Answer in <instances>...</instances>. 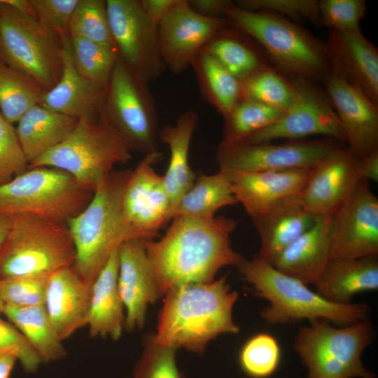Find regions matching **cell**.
I'll return each instance as SVG.
<instances>
[{"label": "cell", "mask_w": 378, "mask_h": 378, "mask_svg": "<svg viewBox=\"0 0 378 378\" xmlns=\"http://www.w3.org/2000/svg\"><path fill=\"white\" fill-rule=\"evenodd\" d=\"M160 239H144L150 265L162 296L187 284L208 283L223 267H237L244 257L234 251L230 235L238 222L225 216L174 217Z\"/></svg>", "instance_id": "obj_1"}, {"label": "cell", "mask_w": 378, "mask_h": 378, "mask_svg": "<svg viewBox=\"0 0 378 378\" xmlns=\"http://www.w3.org/2000/svg\"><path fill=\"white\" fill-rule=\"evenodd\" d=\"M238 297L226 276L169 290L159 314L155 340L202 354L208 342L218 335L239 332L232 316Z\"/></svg>", "instance_id": "obj_2"}, {"label": "cell", "mask_w": 378, "mask_h": 378, "mask_svg": "<svg viewBox=\"0 0 378 378\" xmlns=\"http://www.w3.org/2000/svg\"><path fill=\"white\" fill-rule=\"evenodd\" d=\"M132 172L112 171L95 187L86 206L66 221L75 250L73 268L90 284L114 251L128 239L140 238L123 211L124 192Z\"/></svg>", "instance_id": "obj_3"}, {"label": "cell", "mask_w": 378, "mask_h": 378, "mask_svg": "<svg viewBox=\"0 0 378 378\" xmlns=\"http://www.w3.org/2000/svg\"><path fill=\"white\" fill-rule=\"evenodd\" d=\"M237 268L242 279L251 285L254 294L269 302V306L260 312L268 325L324 320L344 326L369 317L370 307L367 304L328 301L308 285L257 257L244 258Z\"/></svg>", "instance_id": "obj_4"}, {"label": "cell", "mask_w": 378, "mask_h": 378, "mask_svg": "<svg viewBox=\"0 0 378 378\" xmlns=\"http://www.w3.org/2000/svg\"><path fill=\"white\" fill-rule=\"evenodd\" d=\"M224 15L255 39L281 71L292 77L321 80L330 69L325 44L285 17L230 4Z\"/></svg>", "instance_id": "obj_5"}, {"label": "cell", "mask_w": 378, "mask_h": 378, "mask_svg": "<svg viewBox=\"0 0 378 378\" xmlns=\"http://www.w3.org/2000/svg\"><path fill=\"white\" fill-rule=\"evenodd\" d=\"M125 140L102 115L83 118L60 144L29 165L62 170L92 191L118 164L132 158Z\"/></svg>", "instance_id": "obj_6"}, {"label": "cell", "mask_w": 378, "mask_h": 378, "mask_svg": "<svg viewBox=\"0 0 378 378\" xmlns=\"http://www.w3.org/2000/svg\"><path fill=\"white\" fill-rule=\"evenodd\" d=\"M374 337L368 318L341 327L320 320L299 329L293 348L307 369L306 378H376L361 360Z\"/></svg>", "instance_id": "obj_7"}, {"label": "cell", "mask_w": 378, "mask_h": 378, "mask_svg": "<svg viewBox=\"0 0 378 378\" xmlns=\"http://www.w3.org/2000/svg\"><path fill=\"white\" fill-rule=\"evenodd\" d=\"M10 218L9 234L0 253V279L50 275L74 266L75 250L66 225L32 216Z\"/></svg>", "instance_id": "obj_8"}, {"label": "cell", "mask_w": 378, "mask_h": 378, "mask_svg": "<svg viewBox=\"0 0 378 378\" xmlns=\"http://www.w3.org/2000/svg\"><path fill=\"white\" fill-rule=\"evenodd\" d=\"M66 40L35 16L0 0V52L4 64L30 76L47 91L62 76Z\"/></svg>", "instance_id": "obj_9"}, {"label": "cell", "mask_w": 378, "mask_h": 378, "mask_svg": "<svg viewBox=\"0 0 378 378\" xmlns=\"http://www.w3.org/2000/svg\"><path fill=\"white\" fill-rule=\"evenodd\" d=\"M92 192L62 170L29 168L0 186V216L27 215L66 223L86 206Z\"/></svg>", "instance_id": "obj_10"}, {"label": "cell", "mask_w": 378, "mask_h": 378, "mask_svg": "<svg viewBox=\"0 0 378 378\" xmlns=\"http://www.w3.org/2000/svg\"><path fill=\"white\" fill-rule=\"evenodd\" d=\"M100 113L131 151H158V114L147 84L118 57L106 87Z\"/></svg>", "instance_id": "obj_11"}, {"label": "cell", "mask_w": 378, "mask_h": 378, "mask_svg": "<svg viewBox=\"0 0 378 378\" xmlns=\"http://www.w3.org/2000/svg\"><path fill=\"white\" fill-rule=\"evenodd\" d=\"M344 146L330 138L295 140L282 144L241 143L218 146V171L230 180L249 173L312 168L322 158Z\"/></svg>", "instance_id": "obj_12"}, {"label": "cell", "mask_w": 378, "mask_h": 378, "mask_svg": "<svg viewBox=\"0 0 378 378\" xmlns=\"http://www.w3.org/2000/svg\"><path fill=\"white\" fill-rule=\"evenodd\" d=\"M112 37L118 57L144 83L166 69L158 44V26L143 9L140 0H106Z\"/></svg>", "instance_id": "obj_13"}, {"label": "cell", "mask_w": 378, "mask_h": 378, "mask_svg": "<svg viewBox=\"0 0 378 378\" xmlns=\"http://www.w3.org/2000/svg\"><path fill=\"white\" fill-rule=\"evenodd\" d=\"M292 78L295 96L291 105L274 122L242 143H267L279 139L295 141L312 135L346 142L341 123L326 94L310 80Z\"/></svg>", "instance_id": "obj_14"}, {"label": "cell", "mask_w": 378, "mask_h": 378, "mask_svg": "<svg viewBox=\"0 0 378 378\" xmlns=\"http://www.w3.org/2000/svg\"><path fill=\"white\" fill-rule=\"evenodd\" d=\"M226 18H209L179 0L158 25V44L165 68L178 74L191 65L210 41L225 29Z\"/></svg>", "instance_id": "obj_15"}, {"label": "cell", "mask_w": 378, "mask_h": 378, "mask_svg": "<svg viewBox=\"0 0 378 378\" xmlns=\"http://www.w3.org/2000/svg\"><path fill=\"white\" fill-rule=\"evenodd\" d=\"M330 259L378 255V198L369 182L360 180L354 191L332 216Z\"/></svg>", "instance_id": "obj_16"}, {"label": "cell", "mask_w": 378, "mask_h": 378, "mask_svg": "<svg viewBox=\"0 0 378 378\" xmlns=\"http://www.w3.org/2000/svg\"><path fill=\"white\" fill-rule=\"evenodd\" d=\"M159 151L145 154L132 170L123 196V211L128 224L144 239H152L171 220L172 205L153 165L161 160Z\"/></svg>", "instance_id": "obj_17"}, {"label": "cell", "mask_w": 378, "mask_h": 378, "mask_svg": "<svg viewBox=\"0 0 378 378\" xmlns=\"http://www.w3.org/2000/svg\"><path fill=\"white\" fill-rule=\"evenodd\" d=\"M360 180L358 159L348 148L342 146L311 169L300 202L315 216H332L350 197Z\"/></svg>", "instance_id": "obj_18"}, {"label": "cell", "mask_w": 378, "mask_h": 378, "mask_svg": "<svg viewBox=\"0 0 378 378\" xmlns=\"http://www.w3.org/2000/svg\"><path fill=\"white\" fill-rule=\"evenodd\" d=\"M321 80L352 154L358 160L378 150V105L330 69Z\"/></svg>", "instance_id": "obj_19"}, {"label": "cell", "mask_w": 378, "mask_h": 378, "mask_svg": "<svg viewBox=\"0 0 378 378\" xmlns=\"http://www.w3.org/2000/svg\"><path fill=\"white\" fill-rule=\"evenodd\" d=\"M118 286L125 312V328L145 325L147 308L162 295L147 256L144 239L132 238L119 247Z\"/></svg>", "instance_id": "obj_20"}, {"label": "cell", "mask_w": 378, "mask_h": 378, "mask_svg": "<svg viewBox=\"0 0 378 378\" xmlns=\"http://www.w3.org/2000/svg\"><path fill=\"white\" fill-rule=\"evenodd\" d=\"M311 169L243 174L230 181L237 202L253 219L300 200Z\"/></svg>", "instance_id": "obj_21"}, {"label": "cell", "mask_w": 378, "mask_h": 378, "mask_svg": "<svg viewBox=\"0 0 378 378\" xmlns=\"http://www.w3.org/2000/svg\"><path fill=\"white\" fill-rule=\"evenodd\" d=\"M330 69L378 105V51L362 33L330 30L324 43Z\"/></svg>", "instance_id": "obj_22"}, {"label": "cell", "mask_w": 378, "mask_h": 378, "mask_svg": "<svg viewBox=\"0 0 378 378\" xmlns=\"http://www.w3.org/2000/svg\"><path fill=\"white\" fill-rule=\"evenodd\" d=\"M91 291L73 267L50 275L44 307L62 341L86 326Z\"/></svg>", "instance_id": "obj_23"}, {"label": "cell", "mask_w": 378, "mask_h": 378, "mask_svg": "<svg viewBox=\"0 0 378 378\" xmlns=\"http://www.w3.org/2000/svg\"><path fill=\"white\" fill-rule=\"evenodd\" d=\"M332 216L318 217L315 223L284 249L272 265L302 283L314 284L330 262Z\"/></svg>", "instance_id": "obj_24"}, {"label": "cell", "mask_w": 378, "mask_h": 378, "mask_svg": "<svg viewBox=\"0 0 378 378\" xmlns=\"http://www.w3.org/2000/svg\"><path fill=\"white\" fill-rule=\"evenodd\" d=\"M106 87L83 77L72 59L70 38L65 41L63 69L58 83L47 91L41 106L52 111L80 119L100 114Z\"/></svg>", "instance_id": "obj_25"}, {"label": "cell", "mask_w": 378, "mask_h": 378, "mask_svg": "<svg viewBox=\"0 0 378 378\" xmlns=\"http://www.w3.org/2000/svg\"><path fill=\"white\" fill-rule=\"evenodd\" d=\"M118 249L113 251L92 284L86 324L92 337L118 340L125 328V308L118 286Z\"/></svg>", "instance_id": "obj_26"}, {"label": "cell", "mask_w": 378, "mask_h": 378, "mask_svg": "<svg viewBox=\"0 0 378 378\" xmlns=\"http://www.w3.org/2000/svg\"><path fill=\"white\" fill-rule=\"evenodd\" d=\"M198 122L197 113L188 110L178 115L174 125L164 126L158 134V140L169 150V162L162 178L171 201V213L196 178L188 157L192 136Z\"/></svg>", "instance_id": "obj_27"}, {"label": "cell", "mask_w": 378, "mask_h": 378, "mask_svg": "<svg viewBox=\"0 0 378 378\" xmlns=\"http://www.w3.org/2000/svg\"><path fill=\"white\" fill-rule=\"evenodd\" d=\"M314 285L327 300L351 304L357 294L378 289L377 256L330 260Z\"/></svg>", "instance_id": "obj_28"}, {"label": "cell", "mask_w": 378, "mask_h": 378, "mask_svg": "<svg viewBox=\"0 0 378 378\" xmlns=\"http://www.w3.org/2000/svg\"><path fill=\"white\" fill-rule=\"evenodd\" d=\"M317 218L307 211L299 200L252 219L260 241L255 257L272 264L284 249L315 223Z\"/></svg>", "instance_id": "obj_29"}, {"label": "cell", "mask_w": 378, "mask_h": 378, "mask_svg": "<svg viewBox=\"0 0 378 378\" xmlns=\"http://www.w3.org/2000/svg\"><path fill=\"white\" fill-rule=\"evenodd\" d=\"M78 119L37 105L18 120L16 133L29 164L63 142Z\"/></svg>", "instance_id": "obj_30"}, {"label": "cell", "mask_w": 378, "mask_h": 378, "mask_svg": "<svg viewBox=\"0 0 378 378\" xmlns=\"http://www.w3.org/2000/svg\"><path fill=\"white\" fill-rule=\"evenodd\" d=\"M3 314L24 335L42 363L64 358L67 351L57 335L44 305L4 304Z\"/></svg>", "instance_id": "obj_31"}, {"label": "cell", "mask_w": 378, "mask_h": 378, "mask_svg": "<svg viewBox=\"0 0 378 378\" xmlns=\"http://www.w3.org/2000/svg\"><path fill=\"white\" fill-rule=\"evenodd\" d=\"M237 203L232 181L225 174L219 171L214 174H200L175 205L171 220L177 216L210 218L218 209Z\"/></svg>", "instance_id": "obj_32"}, {"label": "cell", "mask_w": 378, "mask_h": 378, "mask_svg": "<svg viewBox=\"0 0 378 378\" xmlns=\"http://www.w3.org/2000/svg\"><path fill=\"white\" fill-rule=\"evenodd\" d=\"M204 99L223 116L243 99L241 81L205 50L191 64Z\"/></svg>", "instance_id": "obj_33"}, {"label": "cell", "mask_w": 378, "mask_h": 378, "mask_svg": "<svg viewBox=\"0 0 378 378\" xmlns=\"http://www.w3.org/2000/svg\"><path fill=\"white\" fill-rule=\"evenodd\" d=\"M47 90L27 74L0 64V112L11 124L40 105Z\"/></svg>", "instance_id": "obj_34"}, {"label": "cell", "mask_w": 378, "mask_h": 378, "mask_svg": "<svg viewBox=\"0 0 378 378\" xmlns=\"http://www.w3.org/2000/svg\"><path fill=\"white\" fill-rule=\"evenodd\" d=\"M284 111L259 102L242 99L224 118L223 137L218 146L228 147L274 122Z\"/></svg>", "instance_id": "obj_35"}, {"label": "cell", "mask_w": 378, "mask_h": 378, "mask_svg": "<svg viewBox=\"0 0 378 378\" xmlns=\"http://www.w3.org/2000/svg\"><path fill=\"white\" fill-rule=\"evenodd\" d=\"M204 50L240 81L266 65L252 47L225 31V29L216 34Z\"/></svg>", "instance_id": "obj_36"}, {"label": "cell", "mask_w": 378, "mask_h": 378, "mask_svg": "<svg viewBox=\"0 0 378 378\" xmlns=\"http://www.w3.org/2000/svg\"><path fill=\"white\" fill-rule=\"evenodd\" d=\"M243 99L286 111L293 103L295 87L280 71L264 66L241 81Z\"/></svg>", "instance_id": "obj_37"}, {"label": "cell", "mask_w": 378, "mask_h": 378, "mask_svg": "<svg viewBox=\"0 0 378 378\" xmlns=\"http://www.w3.org/2000/svg\"><path fill=\"white\" fill-rule=\"evenodd\" d=\"M74 64L87 80L106 87L116 59V50L103 45L70 35Z\"/></svg>", "instance_id": "obj_38"}, {"label": "cell", "mask_w": 378, "mask_h": 378, "mask_svg": "<svg viewBox=\"0 0 378 378\" xmlns=\"http://www.w3.org/2000/svg\"><path fill=\"white\" fill-rule=\"evenodd\" d=\"M281 358V346L275 337L267 332H258L242 345L239 363L248 377L267 378L278 368Z\"/></svg>", "instance_id": "obj_39"}, {"label": "cell", "mask_w": 378, "mask_h": 378, "mask_svg": "<svg viewBox=\"0 0 378 378\" xmlns=\"http://www.w3.org/2000/svg\"><path fill=\"white\" fill-rule=\"evenodd\" d=\"M70 35L116 50L108 19L106 1L79 0L71 20Z\"/></svg>", "instance_id": "obj_40"}, {"label": "cell", "mask_w": 378, "mask_h": 378, "mask_svg": "<svg viewBox=\"0 0 378 378\" xmlns=\"http://www.w3.org/2000/svg\"><path fill=\"white\" fill-rule=\"evenodd\" d=\"M176 351L174 347L157 342L153 335H147L132 378H185L177 366Z\"/></svg>", "instance_id": "obj_41"}, {"label": "cell", "mask_w": 378, "mask_h": 378, "mask_svg": "<svg viewBox=\"0 0 378 378\" xmlns=\"http://www.w3.org/2000/svg\"><path fill=\"white\" fill-rule=\"evenodd\" d=\"M364 0L318 1L321 24L343 33H360V24L365 15Z\"/></svg>", "instance_id": "obj_42"}, {"label": "cell", "mask_w": 378, "mask_h": 378, "mask_svg": "<svg viewBox=\"0 0 378 378\" xmlns=\"http://www.w3.org/2000/svg\"><path fill=\"white\" fill-rule=\"evenodd\" d=\"M50 275H27L0 279L4 304L19 307L45 304Z\"/></svg>", "instance_id": "obj_43"}, {"label": "cell", "mask_w": 378, "mask_h": 378, "mask_svg": "<svg viewBox=\"0 0 378 378\" xmlns=\"http://www.w3.org/2000/svg\"><path fill=\"white\" fill-rule=\"evenodd\" d=\"M29 169L15 127L0 112V186Z\"/></svg>", "instance_id": "obj_44"}, {"label": "cell", "mask_w": 378, "mask_h": 378, "mask_svg": "<svg viewBox=\"0 0 378 378\" xmlns=\"http://www.w3.org/2000/svg\"><path fill=\"white\" fill-rule=\"evenodd\" d=\"M234 3L248 11H267L293 20L307 19L320 23L318 1L316 0H239Z\"/></svg>", "instance_id": "obj_45"}, {"label": "cell", "mask_w": 378, "mask_h": 378, "mask_svg": "<svg viewBox=\"0 0 378 378\" xmlns=\"http://www.w3.org/2000/svg\"><path fill=\"white\" fill-rule=\"evenodd\" d=\"M79 0H31L36 18L63 39L70 38V22Z\"/></svg>", "instance_id": "obj_46"}, {"label": "cell", "mask_w": 378, "mask_h": 378, "mask_svg": "<svg viewBox=\"0 0 378 378\" xmlns=\"http://www.w3.org/2000/svg\"><path fill=\"white\" fill-rule=\"evenodd\" d=\"M0 349L14 351L23 369L27 372H36L42 361L35 350L11 323L0 318Z\"/></svg>", "instance_id": "obj_47"}, {"label": "cell", "mask_w": 378, "mask_h": 378, "mask_svg": "<svg viewBox=\"0 0 378 378\" xmlns=\"http://www.w3.org/2000/svg\"><path fill=\"white\" fill-rule=\"evenodd\" d=\"M233 2L229 0H190L188 4L196 13L209 18H220Z\"/></svg>", "instance_id": "obj_48"}, {"label": "cell", "mask_w": 378, "mask_h": 378, "mask_svg": "<svg viewBox=\"0 0 378 378\" xmlns=\"http://www.w3.org/2000/svg\"><path fill=\"white\" fill-rule=\"evenodd\" d=\"M179 0H140L141 5L148 18L157 26L178 4Z\"/></svg>", "instance_id": "obj_49"}, {"label": "cell", "mask_w": 378, "mask_h": 378, "mask_svg": "<svg viewBox=\"0 0 378 378\" xmlns=\"http://www.w3.org/2000/svg\"><path fill=\"white\" fill-rule=\"evenodd\" d=\"M358 172L362 180L378 181V150L358 160Z\"/></svg>", "instance_id": "obj_50"}, {"label": "cell", "mask_w": 378, "mask_h": 378, "mask_svg": "<svg viewBox=\"0 0 378 378\" xmlns=\"http://www.w3.org/2000/svg\"><path fill=\"white\" fill-rule=\"evenodd\" d=\"M17 360L18 357L14 351L0 349V378H9Z\"/></svg>", "instance_id": "obj_51"}, {"label": "cell", "mask_w": 378, "mask_h": 378, "mask_svg": "<svg viewBox=\"0 0 378 378\" xmlns=\"http://www.w3.org/2000/svg\"><path fill=\"white\" fill-rule=\"evenodd\" d=\"M10 225V216H0V253L6 242Z\"/></svg>", "instance_id": "obj_52"}, {"label": "cell", "mask_w": 378, "mask_h": 378, "mask_svg": "<svg viewBox=\"0 0 378 378\" xmlns=\"http://www.w3.org/2000/svg\"><path fill=\"white\" fill-rule=\"evenodd\" d=\"M4 302L2 300V298H1V293H0V314H3V310H4Z\"/></svg>", "instance_id": "obj_53"}, {"label": "cell", "mask_w": 378, "mask_h": 378, "mask_svg": "<svg viewBox=\"0 0 378 378\" xmlns=\"http://www.w3.org/2000/svg\"><path fill=\"white\" fill-rule=\"evenodd\" d=\"M4 64L3 59H2V57H1V52H0V64Z\"/></svg>", "instance_id": "obj_54"}]
</instances>
